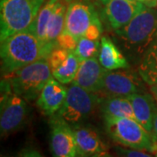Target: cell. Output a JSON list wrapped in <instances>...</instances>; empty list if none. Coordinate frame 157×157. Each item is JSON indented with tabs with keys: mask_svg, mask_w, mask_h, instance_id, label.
Here are the masks:
<instances>
[{
	"mask_svg": "<svg viewBox=\"0 0 157 157\" xmlns=\"http://www.w3.org/2000/svg\"><path fill=\"white\" fill-rule=\"evenodd\" d=\"M56 44L39 39L33 29L18 32L1 41V71L6 76L41 59H47Z\"/></svg>",
	"mask_w": 157,
	"mask_h": 157,
	"instance_id": "6da1fadb",
	"label": "cell"
},
{
	"mask_svg": "<svg viewBox=\"0 0 157 157\" xmlns=\"http://www.w3.org/2000/svg\"><path fill=\"white\" fill-rule=\"evenodd\" d=\"M115 34L126 56L140 62L157 36V10L146 6L127 25L115 30Z\"/></svg>",
	"mask_w": 157,
	"mask_h": 157,
	"instance_id": "7a4b0ae2",
	"label": "cell"
},
{
	"mask_svg": "<svg viewBox=\"0 0 157 157\" xmlns=\"http://www.w3.org/2000/svg\"><path fill=\"white\" fill-rule=\"evenodd\" d=\"M45 0H0V40L30 28Z\"/></svg>",
	"mask_w": 157,
	"mask_h": 157,
	"instance_id": "3957f363",
	"label": "cell"
},
{
	"mask_svg": "<svg viewBox=\"0 0 157 157\" xmlns=\"http://www.w3.org/2000/svg\"><path fill=\"white\" fill-rule=\"evenodd\" d=\"M52 74L48 59H41L5 77L10 81L14 94L26 101H34L39 98Z\"/></svg>",
	"mask_w": 157,
	"mask_h": 157,
	"instance_id": "277c9868",
	"label": "cell"
},
{
	"mask_svg": "<svg viewBox=\"0 0 157 157\" xmlns=\"http://www.w3.org/2000/svg\"><path fill=\"white\" fill-rule=\"evenodd\" d=\"M104 125L108 136L121 146L155 155V146L151 134L135 119L104 117Z\"/></svg>",
	"mask_w": 157,
	"mask_h": 157,
	"instance_id": "5b68a950",
	"label": "cell"
},
{
	"mask_svg": "<svg viewBox=\"0 0 157 157\" xmlns=\"http://www.w3.org/2000/svg\"><path fill=\"white\" fill-rule=\"evenodd\" d=\"M100 102L95 94L73 83L67 88L65 101L57 114L71 125L81 123L93 113Z\"/></svg>",
	"mask_w": 157,
	"mask_h": 157,
	"instance_id": "8992f818",
	"label": "cell"
},
{
	"mask_svg": "<svg viewBox=\"0 0 157 157\" xmlns=\"http://www.w3.org/2000/svg\"><path fill=\"white\" fill-rule=\"evenodd\" d=\"M49 125L52 157H79L72 125L57 113L51 116Z\"/></svg>",
	"mask_w": 157,
	"mask_h": 157,
	"instance_id": "52a82bcc",
	"label": "cell"
},
{
	"mask_svg": "<svg viewBox=\"0 0 157 157\" xmlns=\"http://www.w3.org/2000/svg\"><path fill=\"white\" fill-rule=\"evenodd\" d=\"M0 132L6 137L25 127L28 121L30 107L27 101L16 94L0 102Z\"/></svg>",
	"mask_w": 157,
	"mask_h": 157,
	"instance_id": "ba28073f",
	"label": "cell"
},
{
	"mask_svg": "<svg viewBox=\"0 0 157 157\" xmlns=\"http://www.w3.org/2000/svg\"><path fill=\"white\" fill-rule=\"evenodd\" d=\"M143 82L145 81L139 73L123 70H107L103 77L101 91L108 95L127 97L134 94L145 92L146 88Z\"/></svg>",
	"mask_w": 157,
	"mask_h": 157,
	"instance_id": "9c48e42d",
	"label": "cell"
},
{
	"mask_svg": "<svg viewBox=\"0 0 157 157\" xmlns=\"http://www.w3.org/2000/svg\"><path fill=\"white\" fill-rule=\"evenodd\" d=\"M99 17L87 0H72L67 9L64 30L79 39L84 37L90 25Z\"/></svg>",
	"mask_w": 157,
	"mask_h": 157,
	"instance_id": "30bf717a",
	"label": "cell"
},
{
	"mask_svg": "<svg viewBox=\"0 0 157 157\" xmlns=\"http://www.w3.org/2000/svg\"><path fill=\"white\" fill-rule=\"evenodd\" d=\"M104 11L113 30L127 25L147 6L134 0H101Z\"/></svg>",
	"mask_w": 157,
	"mask_h": 157,
	"instance_id": "8fae6325",
	"label": "cell"
},
{
	"mask_svg": "<svg viewBox=\"0 0 157 157\" xmlns=\"http://www.w3.org/2000/svg\"><path fill=\"white\" fill-rule=\"evenodd\" d=\"M77 142L79 157H93L107 153V146L98 131L90 125H72Z\"/></svg>",
	"mask_w": 157,
	"mask_h": 157,
	"instance_id": "7c38bea8",
	"label": "cell"
},
{
	"mask_svg": "<svg viewBox=\"0 0 157 157\" xmlns=\"http://www.w3.org/2000/svg\"><path fill=\"white\" fill-rule=\"evenodd\" d=\"M67 93V88L64 84L52 77L41 91L36 104L43 114L51 117L60 109Z\"/></svg>",
	"mask_w": 157,
	"mask_h": 157,
	"instance_id": "4fadbf2b",
	"label": "cell"
},
{
	"mask_svg": "<svg viewBox=\"0 0 157 157\" xmlns=\"http://www.w3.org/2000/svg\"><path fill=\"white\" fill-rule=\"evenodd\" d=\"M107 69L96 58L85 59L79 63L77 75L73 83L92 93H99L102 88L103 77Z\"/></svg>",
	"mask_w": 157,
	"mask_h": 157,
	"instance_id": "5bb4252c",
	"label": "cell"
},
{
	"mask_svg": "<svg viewBox=\"0 0 157 157\" xmlns=\"http://www.w3.org/2000/svg\"><path fill=\"white\" fill-rule=\"evenodd\" d=\"M134 110L135 120L151 134L154 118L157 112V102L152 94L147 92L137 93L127 96Z\"/></svg>",
	"mask_w": 157,
	"mask_h": 157,
	"instance_id": "9a60e30c",
	"label": "cell"
},
{
	"mask_svg": "<svg viewBox=\"0 0 157 157\" xmlns=\"http://www.w3.org/2000/svg\"><path fill=\"white\" fill-rule=\"evenodd\" d=\"M98 59L101 66L109 71L128 68V62L126 57L107 36L101 38Z\"/></svg>",
	"mask_w": 157,
	"mask_h": 157,
	"instance_id": "2e32d148",
	"label": "cell"
},
{
	"mask_svg": "<svg viewBox=\"0 0 157 157\" xmlns=\"http://www.w3.org/2000/svg\"><path fill=\"white\" fill-rule=\"evenodd\" d=\"M103 117L135 119L131 102L126 96L110 95L100 102Z\"/></svg>",
	"mask_w": 157,
	"mask_h": 157,
	"instance_id": "e0dca14e",
	"label": "cell"
},
{
	"mask_svg": "<svg viewBox=\"0 0 157 157\" xmlns=\"http://www.w3.org/2000/svg\"><path fill=\"white\" fill-rule=\"evenodd\" d=\"M138 73L148 86L157 83V36L139 62Z\"/></svg>",
	"mask_w": 157,
	"mask_h": 157,
	"instance_id": "ac0fdd59",
	"label": "cell"
},
{
	"mask_svg": "<svg viewBox=\"0 0 157 157\" xmlns=\"http://www.w3.org/2000/svg\"><path fill=\"white\" fill-rule=\"evenodd\" d=\"M67 9V8L66 7L64 0H59L57 2L46 27V42L56 44V39L62 33L65 28Z\"/></svg>",
	"mask_w": 157,
	"mask_h": 157,
	"instance_id": "d6986e66",
	"label": "cell"
},
{
	"mask_svg": "<svg viewBox=\"0 0 157 157\" xmlns=\"http://www.w3.org/2000/svg\"><path fill=\"white\" fill-rule=\"evenodd\" d=\"M80 61L74 52H70L67 59L61 65L52 71V76L64 85L73 82L78 73Z\"/></svg>",
	"mask_w": 157,
	"mask_h": 157,
	"instance_id": "ffe728a7",
	"label": "cell"
},
{
	"mask_svg": "<svg viewBox=\"0 0 157 157\" xmlns=\"http://www.w3.org/2000/svg\"><path fill=\"white\" fill-rule=\"evenodd\" d=\"M58 1L59 0H47L45 5H43L41 9L39 10L33 25L30 26V28L33 30L34 33L37 34L39 39L45 42H46V27Z\"/></svg>",
	"mask_w": 157,
	"mask_h": 157,
	"instance_id": "44dd1931",
	"label": "cell"
},
{
	"mask_svg": "<svg viewBox=\"0 0 157 157\" xmlns=\"http://www.w3.org/2000/svg\"><path fill=\"white\" fill-rule=\"evenodd\" d=\"M101 41L92 40L86 37H82L78 40L77 46L74 50V53L81 62L85 59L92 58H97L100 52Z\"/></svg>",
	"mask_w": 157,
	"mask_h": 157,
	"instance_id": "7402d4cb",
	"label": "cell"
},
{
	"mask_svg": "<svg viewBox=\"0 0 157 157\" xmlns=\"http://www.w3.org/2000/svg\"><path fill=\"white\" fill-rule=\"evenodd\" d=\"M78 40V39L75 38L73 35L64 30L56 39V44L58 47L63 48L68 51L69 52H73L77 46Z\"/></svg>",
	"mask_w": 157,
	"mask_h": 157,
	"instance_id": "603a6c76",
	"label": "cell"
},
{
	"mask_svg": "<svg viewBox=\"0 0 157 157\" xmlns=\"http://www.w3.org/2000/svg\"><path fill=\"white\" fill-rule=\"evenodd\" d=\"M69 53L70 52L68 51L60 48V47H58V46L51 52L47 59L49 62L52 72L53 70H55L57 67H59L62 63L67 59Z\"/></svg>",
	"mask_w": 157,
	"mask_h": 157,
	"instance_id": "cb8c5ba5",
	"label": "cell"
},
{
	"mask_svg": "<svg viewBox=\"0 0 157 157\" xmlns=\"http://www.w3.org/2000/svg\"><path fill=\"white\" fill-rule=\"evenodd\" d=\"M114 152L117 157H156L154 154L146 150L119 146L114 147Z\"/></svg>",
	"mask_w": 157,
	"mask_h": 157,
	"instance_id": "d4e9b609",
	"label": "cell"
},
{
	"mask_svg": "<svg viewBox=\"0 0 157 157\" xmlns=\"http://www.w3.org/2000/svg\"><path fill=\"white\" fill-rule=\"evenodd\" d=\"M102 33V25L100 20V17H97L90 25L84 37L92 40H99Z\"/></svg>",
	"mask_w": 157,
	"mask_h": 157,
	"instance_id": "484cf974",
	"label": "cell"
},
{
	"mask_svg": "<svg viewBox=\"0 0 157 157\" xmlns=\"http://www.w3.org/2000/svg\"><path fill=\"white\" fill-rule=\"evenodd\" d=\"M151 136L153 141L155 143V155L157 154V112L155 113V118H154V123H153Z\"/></svg>",
	"mask_w": 157,
	"mask_h": 157,
	"instance_id": "4316f807",
	"label": "cell"
},
{
	"mask_svg": "<svg viewBox=\"0 0 157 157\" xmlns=\"http://www.w3.org/2000/svg\"><path fill=\"white\" fill-rule=\"evenodd\" d=\"M20 157H44L39 151L35 149H26L21 154Z\"/></svg>",
	"mask_w": 157,
	"mask_h": 157,
	"instance_id": "83f0119b",
	"label": "cell"
},
{
	"mask_svg": "<svg viewBox=\"0 0 157 157\" xmlns=\"http://www.w3.org/2000/svg\"><path fill=\"white\" fill-rule=\"evenodd\" d=\"M134 1H138L142 4H144L145 6L152 8H155L157 7V0H134Z\"/></svg>",
	"mask_w": 157,
	"mask_h": 157,
	"instance_id": "f1b7e54d",
	"label": "cell"
},
{
	"mask_svg": "<svg viewBox=\"0 0 157 157\" xmlns=\"http://www.w3.org/2000/svg\"><path fill=\"white\" fill-rule=\"evenodd\" d=\"M150 93L152 94V95L154 96V98L155 99L157 102V83L150 86Z\"/></svg>",
	"mask_w": 157,
	"mask_h": 157,
	"instance_id": "f546056e",
	"label": "cell"
},
{
	"mask_svg": "<svg viewBox=\"0 0 157 157\" xmlns=\"http://www.w3.org/2000/svg\"><path fill=\"white\" fill-rule=\"evenodd\" d=\"M93 157H112L110 156L107 153H104V154H100V155H94Z\"/></svg>",
	"mask_w": 157,
	"mask_h": 157,
	"instance_id": "4dcf8cb0",
	"label": "cell"
},
{
	"mask_svg": "<svg viewBox=\"0 0 157 157\" xmlns=\"http://www.w3.org/2000/svg\"><path fill=\"white\" fill-rule=\"evenodd\" d=\"M65 1H66V2H68V3H69V2H71L72 0H65Z\"/></svg>",
	"mask_w": 157,
	"mask_h": 157,
	"instance_id": "1f68e13d",
	"label": "cell"
},
{
	"mask_svg": "<svg viewBox=\"0 0 157 157\" xmlns=\"http://www.w3.org/2000/svg\"><path fill=\"white\" fill-rule=\"evenodd\" d=\"M155 156H156V157H157V154H156V155H155Z\"/></svg>",
	"mask_w": 157,
	"mask_h": 157,
	"instance_id": "d6a6232c",
	"label": "cell"
}]
</instances>
